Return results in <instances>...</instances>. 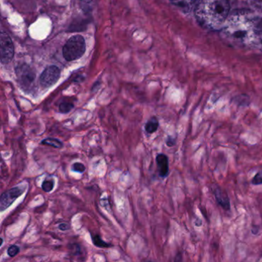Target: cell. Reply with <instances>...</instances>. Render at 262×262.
Returning <instances> with one entry per match:
<instances>
[{
    "instance_id": "cell-1",
    "label": "cell",
    "mask_w": 262,
    "mask_h": 262,
    "mask_svg": "<svg viewBox=\"0 0 262 262\" xmlns=\"http://www.w3.org/2000/svg\"><path fill=\"white\" fill-rule=\"evenodd\" d=\"M229 10L228 0H199L195 8V17L204 29L218 30L226 24Z\"/></svg>"
},
{
    "instance_id": "cell-2",
    "label": "cell",
    "mask_w": 262,
    "mask_h": 262,
    "mask_svg": "<svg viewBox=\"0 0 262 262\" xmlns=\"http://www.w3.org/2000/svg\"><path fill=\"white\" fill-rule=\"evenodd\" d=\"M255 19L247 12H236L228 18L223 26V35L231 42L236 45L249 42L253 38H256Z\"/></svg>"
},
{
    "instance_id": "cell-3",
    "label": "cell",
    "mask_w": 262,
    "mask_h": 262,
    "mask_svg": "<svg viewBox=\"0 0 262 262\" xmlns=\"http://www.w3.org/2000/svg\"><path fill=\"white\" fill-rule=\"evenodd\" d=\"M86 41L81 35L71 37L63 49V55L68 61H75L84 55L86 52Z\"/></svg>"
},
{
    "instance_id": "cell-4",
    "label": "cell",
    "mask_w": 262,
    "mask_h": 262,
    "mask_svg": "<svg viewBox=\"0 0 262 262\" xmlns=\"http://www.w3.org/2000/svg\"><path fill=\"white\" fill-rule=\"evenodd\" d=\"M0 56L3 64H8L14 56V47L10 37L6 32H2L0 35Z\"/></svg>"
},
{
    "instance_id": "cell-5",
    "label": "cell",
    "mask_w": 262,
    "mask_h": 262,
    "mask_svg": "<svg viewBox=\"0 0 262 262\" xmlns=\"http://www.w3.org/2000/svg\"><path fill=\"white\" fill-rule=\"evenodd\" d=\"M61 72L57 66H51L46 68L39 77L40 84L45 88L54 85L60 78Z\"/></svg>"
},
{
    "instance_id": "cell-6",
    "label": "cell",
    "mask_w": 262,
    "mask_h": 262,
    "mask_svg": "<svg viewBox=\"0 0 262 262\" xmlns=\"http://www.w3.org/2000/svg\"><path fill=\"white\" fill-rule=\"evenodd\" d=\"M15 75L18 78V82L23 87L30 85L35 78V73L30 66L26 64H20L15 69Z\"/></svg>"
},
{
    "instance_id": "cell-7",
    "label": "cell",
    "mask_w": 262,
    "mask_h": 262,
    "mask_svg": "<svg viewBox=\"0 0 262 262\" xmlns=\"http://www.w3.org/2000/svg\"><path fill=\"white\" fill-rule=\"evenodd\" d=\"M24 187L16 186L2 194L0 198V209L2 212L8 209L24 192Z\"/></svg>"
},
{
    "instance_id": "cell-8",
    "label": "cell",
    "mask_w": 262,
    "mask_h": 262,
    "mask_svg": "<svg viewBox=\"0 0 262 262\" xmlns=\"http://www.w3.org/2000/svg\"><path fill=\"white\" fill-rule=\"evenodd\" d=\"M212 189L218 204L221 206L225 210H230V200H229L226 192L218 186H212Z\"/></svg>"
},
{
    "instance_id": "cell-9",
    "label": "cell",
    "mask_w": 262,
    "mask_h": 262,
    "mask_svg": "<svg viewBox=\"0 0 262 262\" xmlns=\"http://www.w3.org/2000/svg\"><path fill=\"white\" fill-rule=\"evenodd\" d=\"M156 163L158 165V172L161 177H168L169 172V158L164 154H160L157 156Z\"/></svg>"
},
{
    "instance_id": "cell-10",
    "label": "cell",
    "mask_w": 262,
    "mask_h": 262,
    "mask_svg": "<svg viewBox=\"0 0 262 262\" xmlns=\"http://www.w3.org/2000/svg\"><path fill=\"white\" fill-rule=\"evenodd\" d=\"M158 121L156 118H152L147 123H146V132L149 134H153L155 131L158 130Z\"/></svg>"
},
{
    "instance_id": "cell-11",
    "label": "cell",
    "mask_w": 262,
    "mask_h": 262,
    "mask_svg": "<svg viewBox=\"0 0 262 262\" xmlns=\"http://www.w3.org/2000/svg\"><path fill=\"white\" fill-rule=\"evenodd\" d=\"M42 144L46 145V146H52V147L54 148H62L63 146V143L60 141L58 139L52 138V137H49V138L45 139L43 141L41 142Z\"/></svg>"
},
{
    "instance_id": "cell-12",
    "label": "cell",
    "mask_w": 262,
    "mask_h": 262,
    "mask_svg": "<svg viewBox=\"0 0 262 262\" xmlns=\"http://www.w3.org/2000/svg\"><path fill=\"white\" fill-rule=\"evenodd\" d=\"M92 241L94 246L98 248H109L112 245L106 243L102 239L101 237L98 235H92Z\"/></svg>"
},
{
    "instance_id": "cell-13",
    "label": "cell",
    "mask_w": 262,
    "mask_h": 262,
    "mask_svg": "<svg viewBox=\"0 0 262 262\" xmlns=\"http://www.w3.org/2000/svg\"><path fill=\"white\" fill-rule=\"evenodd\" d=\"M255 36L262 44V17L255 19Z\"/></svg>"
},
{
    "instance_id": "cell-14",
    "label": "cell",
    "mask_w": 262,
    "mask_h": 262,
    "mask_svg": "<svg viewBox=\"0 0 262 262\" xmlns=\"http://www.w3.org/2000/svg\"><path fill=\"white\" fill-rule=\"evenodd\" d=\"M195 0H171L172 4L175 6H178V7H188L190 6L191 5L195 3Z\"/></svg>"
},
{
    "instance_id": "cell-15",
    "label": "cell",
    "mask_w": 262,
    "mask_h": 262,
    "mask_svg": "<svg viewBox=\"0 0 262 262\" xmlns=\"http://www.w3.org/2000/svg\"><path fill=\"white\" fill-rule=\"evenodd\" d=\"M74 108V104L69 102H63L59 105V112L63 114H67Z\"/></svg>"
},
{
    "instance_id": "cell-16",
    "label": "cell",
    "mask_w": 262,
    "mask_h": 262,
    "mask_svg": "<svg viewBox=\"0 0 262 262\" xmlns=\"http://www.w3.org/2000/svg\"><path fill=\"white\" fill-rule=\"evenodd\" d=\"M53 188L54 181L52 180H46L42 184V189L46 192H50Z\"/></svg>"
},
{
    "instance_id": "cell-17",
    "label": "cell",
    "mask_w": 262,
    "mask_h": 262,
    "mask_svg": "<svg viewBox=\"0 0 262 262\" xmlns=\"http://www.w3.org/2000/svg\"><path fill=\"white\" fill-rule=\"evenodd\" d=\"M72 170L75 171V172H84L85 170H86V167H85L84 165L81 163H75L73 165H72Z\"/></svg>"
},
{
    "instance_id": "cell-18",
    "label": "cell",
    "mask_w": 262,
    "mask_h": 262,
    "mask_svg": "<svg viewBox=\"0 0 262 262\" xmlns=\"http://www.w3.org/2000/svg\"><path fill=\"white\" fill-rule=\"evenodd\" d=\"M19 252V248L17 246H12L8 249V255L9 257H15Z\"/></svg>"
},
{
    "instance_id": "cell-19",
    "label": "cell",
    "mask_w": 262,
    "mask_h": 262,
    "mask_svg": "<svg viewBox=\"0 0 262 262\" xmlns=\"http://www.w3.org/2000/svg\"><path fill=\"white\" fill-rule=\"evenodd\" d=\"M252 183L253 185H255V186L262 184V176L261 172H258V173L255 176L253 180H252Z\"/></svg>"
},
{
    "instance_id": "cell-20",
    "label": "cell",
    "mask_w": 262,
    "mask_h": 262,
    "mask_svg": "<svg viewBox=\"0 0 262 262\" xmlns=\"http://www.w3.org/2000/svg\"><path fill=\"white\" fill-rule=\"evenodd\" d=\"M166 144L168 146H173L175 144V139L172 137H169L166 140Z\"/></svg>"
},
{
    "instance_id": "cell-21",
    "label": "cell",
    "mask_w": 262,
    "mask_h": 262,
    "mask_svg": "<svg viewBox=\"0 0 262 262\" xmlns=\"http://www.w3.org/2000/svg\"><path fill=\"white\" fill-rule=\"evenodd\" d=\"M183 254L181 252H178L175 255V261L174 262H183Z\"/></svg>"
},
{
    "instance_id": "cell-22",
    "label": "cell",
    "mask_w": 262,
    "mask_h": 262,
    "mask_svg": "<svg viewBox=\"0 0 262 262\" xmlns=\"http://www.w3.org/2000/svg\"><path fill=\"white\" fill-rule=\"evenodd\" d=\"M58 229L62 231H66L69 229V225L66 224V223H62L58 226Z\"/></svg>"
},
{
    "instance_id": "cell-23",
    "label": "cell",
    "mask_w": 262,
    "mask_h": 262,
    "mask_svg": "<svg viewBox=\"0 0 262 262\" xmlns=\"http://www.w3.org/2000/svg\"><path fill=\"white\" fill-rule=\"evenodd\" d=\"M252 231L254 235H257L259 232V229H253Z\"/></svg>"
},
{
    "instance_id": "cell-24",
    "label": "cell",
    "mask_w": 262,
    "mask_h": 262,
    "mask_svg": "<svg viewBox=\"0 0 262 262\" xmlns=\"http://www.w3.org/2000/svg\"><path fill=\"white\" fill-rule=\"evenodd\" d=\"M147 262H153V261H147Z\"/></svg>"
}]
</instances>
